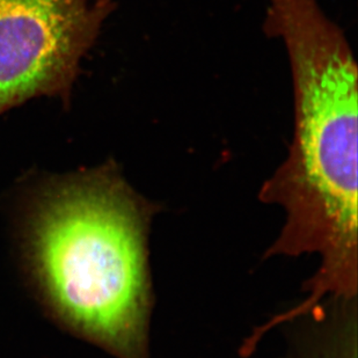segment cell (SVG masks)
Segmentation results:
<instances>
[{
	"label": "cell",
	"instance_id": "6da1fadb",
	"mask_svg": "<svg viewBox=\"0 0 358 358\" xmlns=\"http://www.w3.org/2000/svg\"><path fill=\"white\" fill-rule=\"evenodd\" d=\"M151 215L107 162L52 180L28 218L26 257L44 303L117 358H149Z\"/></svg>",
	"mask_w": 358,
	"mask_h": 358
},
{
	"label": "cell",
	"instance_id": "7a4b0ae2",
	"mask_svg": "<svg viewBox=\"0 0 358 358\" xmlns=\"http://www.w3.org/2000/svg\"><path fill=\"white\" fill-rule=\"evenodd\" d=\"M264 29L287 49L294 136L267 188L289 213L331 223L357 208V64L318 0H267Z\"/></svg>",
	"mask_w": 358,
	"mask_h": 358
},
{
	"label": "cell",
	"instance_id": "3957f363",
	"mask_svg": "<svg viewBox=\"0 0 358 358\" xmlns=\"http://www.w3.org/2000/svg\"><path fill=\"white\" fill-rule=\"evenodd\" d=\"M114 3L0 0V116L40 96L69 102Z\"/></svg>",
	"mask_w": 358,
	"mask_h": 358
},
{
	"label": "cell",
	"instance_id": "277c9868",
	"mask_svg": "<svg viewBox=\"0 0 358 358\" xmlns=\"http://www.w3.org/2000/svg\"><path fill=\"white\" fill-rule=\"evenodd\" d=\"M99 1L103 3H113V0H99Z\"/></svg>",
	"mask_w": 358,
	"mask_h": 358
}]
</instances>
